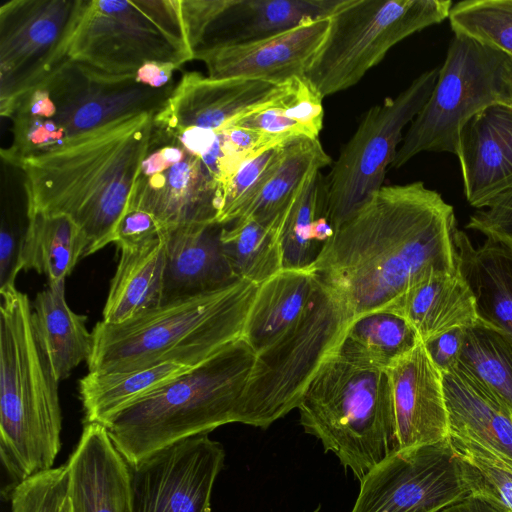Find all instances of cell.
<instances>
[{
  "mask_svg": "<svg viewBox=\"0 0 512 512\" xmlns=\"http://www.w3.org/2000/svg\"><path fill=\"white\" fill-rule=\"evenodd\" d=\"M359 482L351 512H439L471 494L450 436L393 451Z\"/></svg>",
  "mask_w": 512,
  "mask_h": 512,
  "instance_id": "4fadbf2b",
  "label": "cell"
},
{
  "mask_svg": "<svg viewBox=\"0 0 512 512\" xmlns=\"http://www.w3.org/2000/svg\"><path fill=\"white\" fill-rule=\"evenodd\" d=\"M128 208L152 214L164 228L216 223L219 187L174 132L154 125Z\"/></svg>",
  "mask_w": 512,
  "mask_h": 512,
  "instance_id": "9a60e30c",
  "label": "cell"
},
{
  "mask_svg": "<svg viewBox=\"0 0 512 512\" xmlns=\"http://www.w3.org/2000/svg\"><path fill=\"white\" fill-rule=\"evenodd\" d=\"M450 438L461 459L471 494L492 502L505 512H512V460L469 441Z\"/></svg>",
  "mask_w": 512,
  "mask_h": 512,
  "instance_id": "f35d334b",
  "label": "cell"
},
{
  "mask_svg": "<svg viewBox=\"0 0 512 512\" xmlns=\"http://www.w3.org/2000/svg\"><path fill=\"white\" fill-rule=\"evenodd\" d=\"M456 227L453 207L423 182L384 185L338 227L311 270L354 318L383 311L424 277L458 271Z\"/></svg>",
  "mask_w": 512,
  "mask_h": 512,
  "instance_id": "6da1fadb",
  "label": "cell"
},
{
  "mask_svg": "<svg viewBox=\"0 0 512 512\" xmlns=\"http://www.w3.org/2000/svg\"><path fill=\"white\" fill-rule=\"evenodd\" d=\"M322 168L309 171L282 216L277 238L283 269L311 270L336 232L322 204Z\"/></svg>",
  "mask_w": 512,
  "mask_h": 512,
  "instance_id": "83f0119b",
  "label": "cell"
},
{
  "mask_svg": "<svg viewBox=\"0 0 512 512\" xmlns=\"http://www.w3.org/2000/svg\"><path fill=\"white\" fill-rule=\"evenodd\" d=\"M442 375L449 436L512 460V413L463 370Z\"/></svg>",
  "mask_w": 512,
  "mask_h": 512,
  "instance_id": "603a6c76",
  "label": "cell"
},
{
  "mask_svg": "<svg viewBox=\"0 0 512 512\" xmlns=\"http://www.w3.org/2000/svg\"><path fill=\"white\" fill-rule=\"evenodd\" d=\"M320 510V507L316 508L315 510H313L312 512H319Z\"/></svg>",
  "mask_w": 512,
  "mask_h": 512,
  "instance_id": "f907efd6",
  "label": "cell"
},
{
  "mask_svg": "<svg viewBox=\"0 0 512 512\" xmlns=\"http://www.w3.org/2000/svg\"><path fill=\"white\" fill-rule=\"evenodd\" d=\"M67 57L106 73L129 75L148 62L181 67L194 59V51L158 23L149 0H84Z\"/></svg>",
  "mask_w": 512,
  "mask_h": 512,
  "instance_id": "7c38bea8",
  "label": "cell"
},
{
  "mask_svg": "<svg viewBox=\"0 0 512 512\" xmlns=\"http://www.w3.org/2000/svg\"><path fill=\"white\" fill-rule=\"evenodd\" d=\"M466 228L512 246V189L472 214Z\"/></svg>",
  "mask_w": 512,
  "mask_h": 512,
  "instance_id": "7bdbcfd3",
  "label": "cell"
},
{
  "mask_svg": "<svg viewBox=\"0 0 512 512\" xmlns=\"http://www.w3.org/2000/svg\"><path fill=\"white\" fill-rule=\"evenodd\" d=\"M439 512H505L492 502L473 494L447 506Z\"/></svg>",
  "mask_w": 512,
  "mask_h": 512,
  "instance_id": "7dc6e473",
  "label": "cell"
},
{
  "mask_svg": "<svg viewBox=\"0 0 512 512\" xmlns=\"http://www.w3.org/2000/svg\"><path fill=\"white\" fill-rule=\"evenodd\" d=\"M165 242L160 238L135 249H121L102 321L118 324L162 304Z\"/></svg>",
  "mask_w": 512,
  "mask_h": 512,
  "instance_id": "4316f807",
  "label": "cell"
},
{
  "mask_svg": "<svg viewBox=\"0 0 512 512\" xmlns=\"http://www.w3.org/2000/svg\"><path fill=\"white\" fill-rule=\"evenodd\" d=\"M464 339V328H454L423 342L434 365L446 373L458 365Z\"/></svg>",
  "mask_w": 512,
  "mask_h": 512,
  "instance_id": "f6af8a7d",
  "label": "cell"
},
{
  "mask_svg": "<svg viewBox=\"0 0 512 512\" xmlns=\"http://www.w3.org/2000/svg\"><path fill=\"white\" fill-rule=\"evenodd\" d=\"M285 83L211 78L198 72H187L176 83L165 105L154 115V125L174 130L219 131L275 95Z\"/></svg>",
  "mask_w": 512,
  "mask_h": 512,
  "instance_id": "ac0fdd59",
  "label": "cell"
},
{
  "mask_svg": "<svg viewBox=\"0 0 512 512\" xmlns=\"http://www.w3.org/2000/svg\"><path fill=\"white\" fill-rule=\"evenodd\" d=\"M66 465L53 467L15 484L11 512H61L67 498Z\"/></svg>",
  "mask_w": 512,
  "mask_h": 512,
  "instance_id": "60d3db41",
  "label": "cell"
},
{
  "mask_svg": "<svg viewBox=\"0 0 512 512\" xmlns=\"http://www.w3.org/2000/svg\"><path fill=\"white\" fill-rule=\"evenodd\" d=\"M153 114L119 120L17 166L26 215H65L88 240L85 257L113 243L154 127Z\"/></svg>",
  "mask_w": 512,
  "mask_h": 512,
  "instance_id": "7a4b0ae2",
  "label": "cell"
},
{
  "mask_svg": "<svg viewBox=\"0 0 512 512\" xmlns=\"http://www.w3.org/2000/svg\"><path fill=\"white\" fill-rule=\"evenodd\" d=\"M25 229L22 270L44 274L48 285L65 282L88 248L79 226L65 215L33 214L27 216Z\"/></svg>",
  "mask_w": 512,
  "mask_h": 512,
  "instance_id": "d6a6232c",
  "label": "cell"
},
{
  "mask_svg": "<svg viewBox=\"0 0 512 512\" xmlns=\"http://www.w3.org/2000/svg\"><path fill=\"white\" fill-rule=\"evenodd\" d=\"M439 68L423 72L394 98L371 107L322 178L325 214L337 230L383 187L387 168L403 140V130L420 112L438 78Z\"/></svg>",
  "mask_w": 512,
  "mask_h": 512,
  "instance_id": "8fae6325",
  "label": "cell"
},
{
  "mask_svg": "<svg viewBox=\"0 0 512 512\" xmlns=\"http://www.w3.org/2000/svg\"><path fill=\"white\" fill-rule=\"evenodd\" d=\"M457 268L470 288L478 319L512 336V246L493 237L474 247L454 231Z\"/></svg>",
  "mask_w": 512,
  "mask_h": 512,
  "instance_id": "cb8c5ba5",
  "label": "cell"
},
{
  "mask_svg": "<svg viewBox=\"0 0 512 512\" xmlns=\"http://www.w3.org/2000/svg\"><path fill=\"white\" fill-rule=\"evenodd\" d=\"M456 156L471 206L483 209L512 189V102L472 116L460 130Z\"/></svg>",
  "mask_w": 512,
  "mask_h": 512,
  "instance_id": "d6986e66",
  "label": "cell"
},
{
  "mask_svg": "<svg viewBox=\"0 0 512 512\" xmlns=\"http://www.w3.org/2000/svg\"><path fill=\"white\" fill-rule=\"evenodd\" d=\"M339 1L234 0L212 26L214 28L227 24L228 30L208 46L256 41L283 33L307 22L327 18Z\"/></svg>",
  "mask_w": 512,
  "mask_h": 512,
  "instance_id": "1f68e13d",
  "label": "cell"
},
{
  "mask_svg": "<svg viewBox=\"0 0 512 512\" xmlns=\"http://www.w3.org/2000/svg\"><path fill=\"white\" fill-rule=\"evenodd\" d=\"M35 326L58 381L65 380L82 362L93 345L87 317L74 312L65 299V282L48 285L32 302Z\"/></svg>",
  "mask_w": 512,
  "mask_h": 512,
  "instance_id": "f546056e",
  "label": "cell"
},
{
  "mask_svg": "<svg viewBox=\"0 0 512 512\" xmlns=\"http://www.w3.org/2000/svg\"><path fill=\"white\" fill-rule=\"evenodd\" d=\"M180 66L167 62H148L141 66L135 76L138 82L154 89H164L176 85L174 72Z\"/></svg>",
  "mask_w": 512,
  "mask_h": 512,
  "instance_id": "bcb514c9",
  "label": "cell"
},
{
  "mask_svg": "<svg viewBox=\"0 0 512 512\" xmlns=\"http://www.w3.org/2000/svg\"><path fill=\"white\" fill-rule=\"evenodd\" d=\"M234 0H181L182 17L187 41L195 52L220 16Z\"/></svg>",
  "mask_w": 512,
  "mask_h": 512,
  "instance_id": "b9f144b4",
  "label": "cell"
},
{
  "mask_svg": "<svg viewBox=\"0 0 512 512\" xmlns=\"http://www.w3.org/2000/svg\"><path fill=\"white\" fill-rule=\"evenodd\" d=\"M397 449L429 444L449 436L443 375L420 341L388 370ZM396 449V450H397Z\"/></svg>",
  "mask_w": 512,
  "mask_h": 512,
  "instance_id": "ffe728a7",
  "label": "cell"
},
{
  "mask_svg": "<svg viewBox=\"0 0 512 512\" xmlns=\"http://www.w3.org/2000/svg\"><path fill=\"white\" fill-rule=\"evenodd\" d=\"M353 319L344 303L318 280L313 301L298 323L256 354L237 423L266 429L297 409Z\"/></svg>",
  "mask_w": 512,
  "mask_h": 512,
  "instance_id": "ba28073f",
  "label": "cell"
},
{
  "mask_svg": "<svg viewBox=\"0 0 512 512\" xmlns=\"http://www.w3.org/2000/svg\"><path fill=\"white\" fill-rule=\"evenodd\" d=\"M450 0H340L306 80L325 97L356 85L388 51L449 17Z\"/></svg>",
  "mask_w": 512,
  "mask_h": 512,
  "instance_id": "9c48e42d",
  "label": "cell"
},
{
  "mask_svg": "<svg viewBox=\"0 0 512 512\" xmlns=\"http://www.w3.org/2000/svg\"><path fill=\"white\" fill-rule=\"evenodd\" d=\"M61 512H73L68 497L65 500V503H64V505L62 507Z\"/></svg>",
  "mask_w": 512,
  "mask_h": 512,
  "instance_id": "c3c4849f",
  "label": "cell"
},
{
  "mask_svg": "<svg viewBox=\"0 0 512 512\" xmlns=\"http://www.w3.org/2000/svg\"><path fill=\"white\" fill-rule=\"evenodd\" d=\"M164 229L152 214L128 208L116 228L113 243L119 250L139 248L160 238Z\"/></svg>",
  "mask_w": 512,
  "mask_h": 512,
  "instance_id": "ee69618b",
  "label": "cell"
},
{
  "mask_svg": "<svg viewBox=\"0 0 512 512\" xmlns=\"http://www.w3.org/2000/svg\"><path fill=\"white\" fill-rule=\"evenodd\" d=\"M420 341L405 319L377 311L354 318L334 354L356 365L388 370Z\"/></svg>",
  "mask_w": 512,
  "mask_h": 512,
  "instance_id": "e575fe53",
  "label": "cell"
},
{
  "mask_svg": "<svg viewBox=\"0 0 512 512\" xmlns=\"http://www.w3.org/2000/svg\"><path fill=\"white\" fill-rule=\"evenodd\" d=\"M0 457L14 485L53 468L61 449L59 381L38 335L32 302L0 289Z\"/></svg>",
  "mask_w": 512,
  "mask_h": 512,
  "instance_id": "277c9868",
  "label": "cell"
},
{
  "mask_svg": "<svg viewBox=\"0 0 512 512\" xmlns=\"http://www.w3.org/2000/svg\"><path fill=\"white\" fill-rule=\"evenodd\" d=\"M196 366L176 360L117 372H88L79 380L84 422L106 423L120 410Z\"/></svg>",
  "mask_w": 512,
  "mask_h": 512,
  "instance_id": "f1b7e54d",
  "label": "cell"
},
{
  "mask_svg": "<svg viewBox=\"0 0 512 512\" xmlns=\"http://www.w3.org/2000/svg\"><path fill=\"white\" fill-rule=\"evenodd\" d=\"M224 460L222 444L202 434L128 463L130 512H212V491Z\"/></svg>",
  "mask_w": 512,
  "mask_h": 512,
  "instance_id": "2e32d148",
  "label": "cell"
},
{
  "mask_svg": "<svg viewBox=\"0 0 512 512\" xmlns=\"http://www.w3.org/2000/svg\"><path fill=\"white\" fill-rule=\"evenodd\" d=\"M332 164L318 138L287 142L278 163L237 219H253L277 232L284 211L309 171ZM236 220V221H237Z\"/></svg>",
  "mask_w": 512,
  "mask_h": 512,
  "instance_id": "836d02e7",
  "label": "cell"
},
{
  "mask_svg": "<svg viewBox=\"0 0 512 512\" xmlns=\"http://www.w3.org/2000/svg\"><path fill=\"white\" fill-rule=\"evenodd\" d=\"M286 144L269 146L238 164L220 192L216 223L226 226L240 217L278 163Z\"/></svg>",
  "mask_w": 512,
  "mask_h": 512,
  "instance_id": "ab89813d",
  "label": "cell"
},
{
  "mask_svg": "<svg viewBox=\"0 0 512 512\" xmlns=\"http://www.w3.org/2000/svg\"><path fill=\"white\" fill-rule=\"evenodd\" d=\"M322 101L323 98L305 77H295L228 127L258 131L277 144L298 137L318 138L323 127Z\"/></svg>",
  "mask_w": 512,
  "mask_h": 512,
  "instance_id": "4dcf8cb0",
  "label": "cell"
},
{
  "mask_svg": "<svg viewBox=\"0 0 512 512\" xmlns=\"http://www.w3.org/2000/svg\"><path fill=\"white\" fill-rule=\"evenodd\" d=\"M223 225L195 223L165 228L163 303L211 292L238 278L221 244Z\"/></svg>",
  "mask_w": 512,
  "mask_h": 512,
  "instance_id": "7402d4cb",
  "label": "cell"
},
{
  "mask_svg": "<svg viewBox=\"0 0 512 512\" xmlns=\"http://www.w3.org/2000/svg\"><path fill=\"white\" fill-rule=\"evenodd\" d=\"M383 311L405 319L422 342L478 321L474 296L459 271L424 277Z\"/></svg>",
  "mask_w": 512,
  "mask_h": 512,
  "instance_id": "d4e9b609",
  "label": "cell"
},
{
  "mask_svg": "<svg viewBox=\"0 0 512 512\" xmlns=\"http://www.w3.org/2000/svg\"><path fill=\"white\" fill-rule=\"evenodd\" d=\"M65 465L67 497L73 512H130L129 464L104 425L84 422Z\"/></svg>",
  "mask_w": 512,
  "mask_h": 512,
  "instance_id": "44dd1931",
  "label": "cell"
},
{
  "mask_svg": "<svg viewBox=\"0 0 512 512\" xmlns=\"http://www.w3.org/2000/svg\"><path fill=\"white\" fill-rule=\"evenodd\" d=\"M256 360L244 338L163 387L130 403L105 425L130 464L178 441L237 423L239 402Z\"/></svg>",
  "mask_w": 512,
  "mask_h": 512,
  "instance_id": "8992f818",
  "label": "cell"
},
{
  "mask_svg": "<svg viewBox=\"0 0 512 512\" xmlns=\"http://www.w3.org/2000/svg\"><path fill=\"white\" fill-rule=\"evenodd\" d=\"M258 285L238 279L220 289L163 303L118 324L92 329L89 372L129 371L176 360L197 366L242 337Z\"/></svg>",
  "mask_w": 512,
  "mask_h": 512,
  "instance_id": "5b68a950",
  "label": "cell"
},
{
  "mask_svg": "<svg viewBox=\"0 0 512 512\" xmlns=\"http://www.w3.org/2000/svg\"><path fill=\"white\" fill-rule=\"evenodd\" d=\"M457 368L480 382L512 413V336L478 319L464 328Z\"/></svg>",
  "mask_w": 512,
  "mask_h": 512,
  "instance_id": "d590c367",
  "label": "cell"
},
{
  "mask_svg": "<svg viewBox=\"0 0 512 512\" xmlns=\"http://www.w3.org/2000/svg\"><path fill=\"white\" fill-rule=\"evenodd\" d=\"M317 287L312 270L289 269L258 285L242 338L256 354L275 343L303 317Z\"/></svg>",
  "mask_w": 512,
  "mask_h": 512,
  "instance_id": "484cf974",
  "label": "cell"
},
{
  "mask_svg": "<svg viewBox=\"0 0 512 512\" xmlns=\"http://www.w3.org/2000/svg\"><path fill=\"white\" fill-rule=\"evenodd\" d=\"M454 33L498 50L512 60V0H464L449 14Z\"/></svg>",
  "mask_w": 512,
  "mask_h": 512,
  "instance_id": "74e56055",
  "label": "cell"
},
{
  "mask_svg": "<svg viewBox=\"0 0 512 512\" xmlns=\"http://www.w3.org/2000/svg\"><path fill=\"white\" fill-rule=\"evenodd\" d=\"M84 0H10L0 7V109L68 57Z\"/></svg>",
  "mask_w": 512,
  "mask_h": 512,
  "instance_id": "5bb4252c",
  "label": "cell"
},
{
  "mask_svg": "<svg viewBox=\"0 0 512 512\" xmlns=\"http://www.w3.org/2000/svg\"><path fill=\"white\" fill-rule=\"evenodd\" d=\"M221 244L238 279L260 285L283 269L277 232L253 219H239L229 228L224 226Z\"/></svg>",
  "mask_w": 512,
  "mask_h": 512,
  "instance_id": "8d00e7d4",
  "label": "cell"
},
{
  "mask_svg": "<svg viewBox=\"0 0 512 512\" xmlns=\"http://www.w3.org/2000/svg\"><path fill=\"white\" fill-rule=\"evenodd\" d=\"M511 101H512V60H511Z\"/></svg>",
  "mask_w": 512,
  "mask_h": 512,
  "instance_id": "681fc988",
  "label": "cell"
},
{
  "mask_svg": "<svg viewBox=\"0 0 512 512\" xmlns=\"http://www.w3.org/2000/svg\"><path fill=\"white\" fill-rule=\"evenodd\" d=\"M175 86L154 89L135 74H110L67 58L0 109L2 117L11 119L13 135L2 159L18 166L119 120L155 115Z\"/></svg>",
  "mask_w": 512,
  "mask_h": 512,
  "instance_id": "3957f363",
  "label": "cell"
},
{
  "mask_svg": "<svg viewBox=\"0 0 512 512\" xmlns=\"http://www.w3.org/2000/svg\"><path fill=\"white\" fill-rule=\"evenodd\" d=\"M297 409L305 433L359 481L397 449L387 370L356 365L333 353Z\"/></svg>",
  "mask_w": 512,
  "mask_h": 512,
  "instance_id": "52a82bcc",
  "label": "cell"
},
{
  "mask_svg": "<svg viewBox=\"0 0 512 512\" xmlns=\"http://www.w3.org/2000/svg\"><path fill=\"white\" fill-rule=\"evenodd\" d=\"M330 18L304 23L256 41L206 46L194 52L211 78H249L285 83L304 77L327 38Z\"/></svg>",
  "mask_w": 512,
  "mask_h": 512,
  "instance_id": "e0dca14e",
  "label": "cell"
},
{
  "mask_svg": "<svg viewBox=\"0 0 512 512\" xmlns=\"http://www.w3.org/2000/svg\"><path fill=\"white\" fill-rule=\"evenodd\" d=\"M511 101V59L454 33L432 93L411 122L391 168L422 152L456 155L462 126L484 108Z\"/></svg>",
  "mask_w": 512,
  "mask_h": 512,
  "instance_id": "30bf717a",
  "label": "cell"
}]
</instances>
